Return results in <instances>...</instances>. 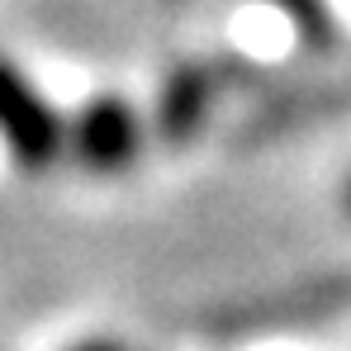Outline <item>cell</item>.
Returning <instances> with one entry per match:
<instances>
[{"label": "cell", "mask_w": 351, "mask_h": 351, "mask_svg": "<svg viewBox=\"0 0 351 351\" xmlns=\"http://www.w3.org/2000/svg\"><path fill=\"white\" fill-rule=\"evenodd\" d=\"M76 351H119L114 342H86V347H76Z\"/></svg>", "instance_id": "cell-4"}, {"label": "cell", "mask_w": 351, "mask_h": 351, "mask_svg": "<svg viewBox=\"0 0 351 351\" xmlns=\"http://www.w3.org/2000/svg\"><path fill=\"white\" fill-rule=\"evenodd\" d=\"M209 114V76L204 71H195V66H185V71H176L171 81H167V90H162V133L171 138V143H185L199 123Z\"/></svg>", "instance_id": "cell-3"}, {"label": "cell", "mask_w": 351, "mask_h": 351, "mask_svg": "<svg viewBox=\"0 0 351 351\" xmlns=\"http://www.w3.org/2000/svg\"><path fill=\"white\" fill-rule=\"evenodd\" d=\"M66 147L76 152L81 167H90L100 176H114L123 167H133L138 152H143V119L119 95H95V100L81 105V114L71 119Z\"/></svg>", "instance_id": "cell-2"}, {"label": "cell", "mask_w": 351, "mask_h": 351, "mask_svg": "<svg viewBox=\"0 0 351 351\" xmlns=\"http://www.w3.org/2000/svg\"><path fill=\"white\" fill-rule=\"evenodd\" d=\"M0 138H5L10 157L29 171L53 167V157L66 147V123L58 119V110L5 58H0Z\"/></svg>", "instance_id": "cell-1"}, {"label": "cell", "mask_w": 351, "mask_h": 351, "mask_svg": "<svg viewBox=\"0 0 351 351\" xmlns=\"http://www.w3.org/2000/svg\"><path fill=\"white\" fill-rule=\"evenodd\" d=\"M347 214H351V185H347Z\"/></svg>", "instance_id": "cell-5"}]
</instances>
